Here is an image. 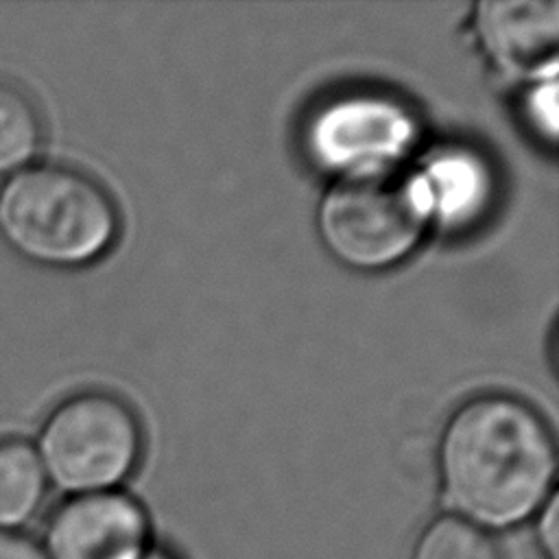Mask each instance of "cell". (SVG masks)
Returning a JSON list of instances; mask_svg holds the SVG:
<instances>
[{"label":"cell","instance_id":"obj_8","mask_svg":"<svg viewBox=\"0 0 559 559\" xmlns=\"http://www.w3.org/2000/svg\"><path fill=\"white\" fill-rule=\"evenodd\" d=\"M430 212L450 225L474 221L489 203L491 177L483 159L465 151H448L430 162L421 177Z\"/></svg>","mask_w":559,"mask_h":559},{"label":"cell","instance_id":"obj_2","mask_svg":"<svg viewBox=\"0 0 559 559\" xmlns=\"http://www.w3.org/2000/svg\"><path fill=\"white\" fill-rule=\"evenodd\" d=\"M111 194L85 170L31 162L0 181V236L20 255L46 266H81L118 236Z\"/></svg>","mask_w":559,"mask_h":559},{"label":"cell","instance_id":"obj_7","mask_svg":"<svg viewBox=\"0 0 559 559\" xmlns=\"http://www.w3.org/2000/svg\"><path fill=\"white\" fill-rule=\"evenodd\" d=\"M476 31L487 55L522 76L555 74L559 52V4L548 0H483Z\"/></svg>","mask_w":559,"mask_h":559},{"label":"cell","instance_id":"obj_9","mask_svg":"<svg viewBox=\"0 0 559 559\" xmlns=\"http://www.w3.org/2000/svg\"><path fill=\"white\" fill-rule=\"evenodd\" d=\"M46 480L35 445L24 439L0 441V531H20L37 513Z\"/></svg>","mask_w":559,"mask_h":559},{"label":"cell","instance_id":"obj_1","mask_svg":"<svg viewBox=\"0 0 559 559\" xmlns=\"http://www.w3.org/2000/svg\"><path fill=\"white\" fill-rule=\"evenodd\" d=\"M439 463L454 509L472 522L504 528L544 504L557 452L548 424L528 402L487 393L450 417Z\"/></svg>","mask_w":559,"mask_h":559},{"label":"cell","instance_id":"obj_12","mask_svg":"<svg viewBox=\"0 0 559 559\" xmlns=\"http://www.w3.org/2000/svg\"><path fill=\"white\" fill-rule=\"evenodd\" d=\"M0 559H46L41 546L20 531H0Z\"/></svg>","mask_w":559,"mask_h":559},{"label":"cell","instance_id":"obj_10","mask_svg":"<svg viewBox=\"0 0 559 559\" xmlns=\"http://www.w3.org/2000/svg\"><path fill=\"white\" fill-rule=\"evenodd\" d=\"M44 142V118L35 98L17 83L0 79V173L33 162Z\"/></svg>","mask_w":559,"mask_h":559},{"label":"cell","instance_id":"obj_3","mask_svg":"<svg viewBox=\"0 0 559 559\" xmlns=\"http://www.w3.org/2000/svg\"><path fill=\"white\" fill-rule=\"evenodd\" d=\"M430 216L421 177L391 166L345 173L319 205V231L347 266L378 271L404 260Z\"/></svg>","mask_w":559,"mask_h":559},{"label":"cell","instance_id":"obj_14","mask_svg":"<svg viewBox=\"0 0 559 559\" xmlns=\"http://www.w3.org/2000/svg\"><path fill=\"white\" fill-rule=\"evenodd\" d=\"M140 559H164V557H157V555H142Z\"/></svg>","mask_w":559,"mask_h":559},{"label":"cell","instance_id":"obj_11","mask_svg":"<svg viewBox=\"0 0 559 559\" xmlns=\"http://www.w3.org/2000/svg\"><path fill=\"white\" fill-rule=\"evenodd\" d=\"M413 559H502L493 539L459 518L435 520L419 537Z\"/></svg>","mask_w":559,"mask_h":559},{"label":"cell","instance_id":"obj_4","mask_svg":"<svg viewBox=\"0 0 559 559\" xmlns=\"http://www.w3.org/2000/svg\"><path fill=\"white\" fill-rule=\"evenodd\" d=\"M35 450L57 487L74 496L109 491L135 467L142 428L124 400L90 389L50 411Z\"/></svg>","mask_w":559,"mask_h":559},{"label":"cell","instance_id":"obj_13","mask_svg":"<svg viewBox=\"0 0 559 559\" xmlns=\"http://www.w3.org/2000/svg\"><path fill=\"white\" fill-rule=\"evenodd\" d=\"M542 542L548 546L550 557L557 555V502L555 498L548 502V509L542 518Z\"/></svg>","mask_w":559,"mask_h":559},{"label":"cell","instance_id":"obj_5","mask_svg":"<svg viewBox=\"0 0 559 559\" xmlns=\"http://www.w3.org/2000/svg\"><path fill=\"white\" fill-rule=\"evenodd\" d=\"M408 107L378 92H352L328 100L306 124V148L330 170L391 166L415 140Z\"/></svg>","mask_w":559,"mask_h":559},{"label":"cell","instance_id":"obj_6","mask_svg":"<svg viewBox=\"0 0 559 559\" xmlns=\"http://www.w3.org/2000/svg\"><path fill=\"white\" fill-rule=\"evenodd\" d=\"M146 533L140 504L109 489L59 504L39 546L46 559H140Z\"/></svg>","mask_w":559,"mask_h":559}]
</instances>
